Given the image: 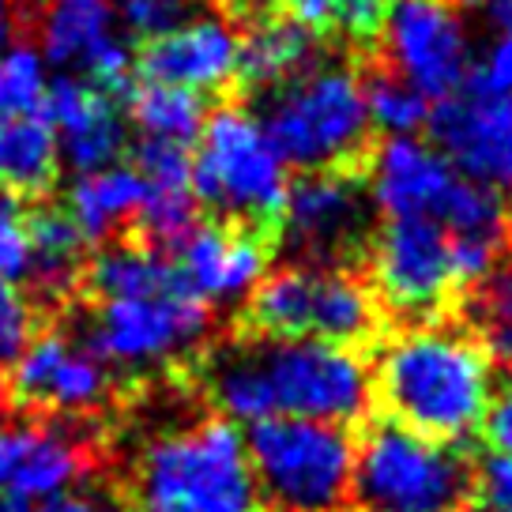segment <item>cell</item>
I'll use <instances>...</instances> for the list:
<instances>
[{
  "mask_svg": "<svg viewBox=\"0 0 512 512\" xmlns=\"http://www.w3.org/2000/svg\"><path fill=\"white\" fill-rule=\"evenodd\" d=\"M272 249L238 226H196L192 238L177 249V275L200 305H230L249 298L264 279Z\"/></svg>",
  "mask_w": 512,
  "mask_h": 512,
  "instance_id": "9a60e30c",
  "label": "cell"
},
{
  "mask_svg": "<svg viewBox=\"0 0 512 512\" xmlns=\"http://www.w3.org/2000/svg\"><path fill=\"white\" fill-rule=\"evenodd\" d=\"M140 512H256L245 437L226 418L155 437L136 467Z\"/></svg>",
  "mask_w": 512,
  "mask_h": 512,
  "instance_id": "5b68a950",
  "label": "cell"
},
{
  "mask_svg": "<svg viewBox=\"0 0 512 512\" xmlns=\"http://www.w3.org/2000/svg\"><path fill=\"white\" fill-rule=\"evenodd\" d=\"M384 31L392 49L384 61L422 98L441 102L467 80L471 53L456 0H396Z\"/></svg>",
  "mask_w": 512,
  "mask_h": 512,
  "instance_id": "7c38bea8",
  "label": "cell"
},
{
  "mask_svg": "<svg viewBox=\"0 0 512 512\" xmlns=\"http://www.w3.org/2000/svg\"><path fill=\"white\" fill-rule=\"evenodd\" d=\"M354 64V76H358V87H362V98H366V113L373 128L381 132H396V136H407V132H418L430 121V102L418 95L411 83L392 72V64L384 61V53H373V57H362Z\"/></svg>",
  "mask_w": 512,
  "mask_h": 512,
  "instance_id": "4316f807",
  "label": "cell"
},
{
  "mask_svg": "<svg viewBox=\"0 0 512 512\" xmlns=\"http://www.w3.org/2000/svg\"><path fill=\"white\" fill-rule=\"evenodd\" d=\"M482 72V83L497 91V95H512V38H501L490 53V64L479 68Z\"/></svg>",
  "mask_w": 512,
  "mask_h": 512,
  "instance_id": "74e56055",
  "label": "cell"
},
{
  "mask_svg": "<svg viewBox=\"0 0 512 512\" xmlns=\"http://www.w3.org/2000/svg\"><path fill=\"white\" fill-rule=\"evenodd\" d=\"M110 366L64 332L34 336L12 362L8 396L46 415L83 418L110 400Z\"/></svg>",
  "mask_w": 512,
  "mask_h": 512,
  "instance_id": "4fadbf2b",
  "label": "cell"
},
{
  "mask_svg": "<svg viewBox=\"0 0 512 512\" xmlns=\"http://www.w3.org/2000/svg\"><path fill=\"white\" fill-rule=\"evenodd\" d=\"M384 313L362 272H313L309 298V339L332 343L343 351L377 343Z\"/></svg>",
  "mask_w": 512,
  "mask_h": 512,
  "instance_id": "ac0fdd59",
  "label": "cell"
},
{
  "mask_svg": "<svg viewBox=\"0 0 512 512\" xmlns=\"http://www.w3.org/2000/svg\"><path fill=\"white\" fill-rule=\"evenodd\" d=\"M196 226H200V204L192 189H147L144 204L136 211L140 245L162 256L177 253Z\"/></svg>",
  "mask_w": 512,
  "mask_h": 512,
  "instance_id": "f546056e",
  "label": "cell"
},
{
  "mask_svg": "<svg viewBox=\"0 0 512 512\" xmlns=\"http://www.w3.org/2000/svg\"><path fill=\"white\" fill-rule=\"evenodd\" d=\"M320 53H324V46L298 23L268 16L238 42L234 83H241L253 95H264V91L283 87V83L298 80L305 72H313L317 64H324Z\"/></svg>",
  "mask_w": 512,
  "mask_h": 512,
  "instance_id": "d6986e66",
  "label": "cell"
},
{
  "mask_svg": "<svg viewBox=\"0 0 512 512\" xmlns=\"http://www.w3.org/2000/svg\"><path fill=\"white\" fill-rule=\"evenodd\" d=\"M4 407H8V384L0 377V415H4Z\"/></svg>",
  "mask_w": 512,
  "mask_h": 512,
  "instance_id": "ee69618b",
  "label": "cell"
},
{
  "mask_svg": "<svg viewBox=\"0 0 512 512\" xmlns=\"http://www.w3.org/2000/svg\"><path fill=\"white\" fill-rule=\"evenodd\" d=\"M479 512H512V460L509 456H486L471 467V501Z\"/></svg>",
  "mask_w": 512,
  "mask_h": 512,
  "instance_id": "d590c367",
  "label": "cell"
},
{
  "mask_svg": "<svg viewBox=\"0 0 512 512\" xmlns=\"http://www.w3.org/2000/svg\"><path fill=\"white\" fill-rule=\"evenodd\" d=\"M505 253H512V208L505 211Z\"/></svg>",
  "mask_w": 512,
  "mask_h": 512,
  "instance_id": "7bdbcfd3",
  "label": "cell"
},
{
  "mask_svg": "<svg viewBox=\"0 0 512 512\" xmlns=\"http://www.w3.org/2000/svg\"><path fill=\"white\" fill-rule=\"evenodd\" d=\"M87 287L98 302H128V298H159L185 290L170 256L147 249L140 241L132 245H113L83 268Z\"/></svg>",
  "mask_w": 512,
  "mask_h": 512,
  "instance_id": "7402d4cb",
  "label": "cell"
},
{
  "mask_svg": "<svg viewBox=\"0 0 512 512\" xmlns=\"http://www.w3.org/2000/svg\"><path fill=\"white\" fill-rule=\"evenodd\" d=\"M49 87V72L42 53L27 42L0 53V125L38 117Z\"/></svg>",
  "mask_w": 512,
  "mask_h": 512,
  "instance_id": "4dcf8cb0",
  "label": "cell"
},
{
  "mask_svg": "<svg viewBox=\"0 0 512 512\" xmlns=\"http://www.w3.org/2000/svg\"><path fill=\"white\" fill-rule=\"evenodd\" d=\"M128 113L140 125L144 140H166V144L189 147L208 121L204 95L162 87V83H140L128 87Z\"/></svg>",
  "mask_w": 512,
  "mask_h": 512,
  "instance_id": "83f0119b",
  "label": "cell"
},
{
  "mask_svg": "<svg viewBox=\"0 0 512 512\" xmlns=\"http://www.w3.org/2000/svg\"><path fill=\"white\" fill-rule=\"evenodd\" d=\"M192 196L219 215L215 223L238 226L275 249L287 211V174L245 106L226 102L204 121L200 155L192 159Z\"/></svg>",
  "mask_w": 512,
  "mask_h": 512,
  "instance_id": "277c9868",
  "label": "cell"
},
{
  "mask_svg": "<svg viewBox=\"0 0 512 512\" xmlns=\"http://www.w3.org/2000/svg\"><path fill=\"white\" fill-rule=\"evenodd\" d=\"M482 437L494 448V456H509L512 460V384H505V392L490 400L486 418H482Z\"/></svg>",
  "mask_w": 512,
  "mask_h": 512,
  "instance_id": "8d00e7d4",
  "label": "cell"
},
{
  "mask_svg": "<svg viewBox=\"0 0 512 512\" xmlns=\"http://www.w3.org/2000/svg\"><path fill=\"white\" fill-rule=\"evenodd\" d=\"M132 170L140 174L144 189H192L189 147L166 144V140H140L132 155Z\"/></svg>",
  "mask_w": 512,
  "mask_h": 512,
  "instance_id": "1f68e13d",
  "label": "cell"
},
{
  "mask_svg": "<svg viewBox=\"0 0 512 512\" xmlns=\"http://www.w3.org/2000/svg\"><path fill=\"white\" fill-rule=\"evenodd\" d=\"M12 31H16V16H12V0H0V53L12 46Z\"/></svg>",
  "mask_w": 512,
  "mask_h": 512,
  "instance_id": "60d3db41",
  "label": "cell"
},
{
  "mask_svg": "<svg viewBox=\"0 0 512 512\" xmlns=\"http://www.w3.org/2000/svg\"><path fill=\"white\" fill-rule=\"evenodd\" d=\"M27 241H31V279L38 287L61 298L83 275V234L61 208H38L27 215Z\"/></svg>",
  "mask_w": 512,
  "mask_h": 512,
  "instance_id": "d4e9b609",
  "label": "cell"
},
{
  "mask_svg": "<svg viewBox=\"0 0 512 512\" xmlns=\"http://www.w3.org/2000/svg\"><path fill=\"white\" fill-rule=\"evenodd\" d=\"M189 8V0H121V23L128 27L132 38H144L147 46V42L166 38L177 27H185Z\"/></svg>",
  "mask_w": 512,
  "mask_h": 512,
  "instance_id": "d6a6232c",
  "label": "cell"
},
{
  "mask_svg": "<svg viewBox=\"0 0 512 512\" xmlns=\"http://www.w3.org/2000/svg\"><path fill=\"white\" fill-rule=\"evenodd\" d=\"M204 388L226 422H268V418H305L324 426H354L369 411L366 362L354 351L320 339L249 336L211 354Z\"/></svg>",
  "mask_w": 512,
  "mask_h": 512,
  "instance_id": "6da1fadb",
  "label": "cell"
},
{
  "mask_svg": "<svg viewBox=\"0 0 512 512\" xmlns=\"http://www.w3.org/2000/svg\"><path fill=\"white\" fill-rule=\"evenodd\" d=\"M388 317H403L407 328L430 324L456 298L448 268V234L430 215L384 219L369 241L362 275Z\"/></svg>",
  "mask_w": 512,
  "mask_h": 512,
  "instance_id": "9c48e42d",
  "label": "cell"
},
{
  "mask_svg": "<svg viewBox=\"0 0 512 512\" xmlns=\"http://www.w3.org/2000/svg\"><path fill=\"white\" fill-rule=\"evenodd\" d=\"M238 38L219 19H192L166 38H155L140 49L136 72L140 83H162L181 91H219L234 83Z\"/></svg>",
  "mask_w": 512,
  "mask_h": 512,
  "instance_id": "2e32d148",
  "label": "cell"
},
{
  "mask_svg": "<svg viewBox=\"0 0 512 512\" xmlns=\"http://www.w3.org/2000/svg\"><path fill=\"white\" fill-rule=\"evenodd\" d=\"M87 471V441L64 426H23L16 475L8 482V494L23 501H57L72 494V486Z\"/></svg>",
  "mask_w": 512,
  "mask_h": 512,
  "instance_id": "ffe728a7",
  "label": "cell"
},
{
  "mask_svg": "<svg viewBox=\"0 0 512 512\" xmlns=\"http://www.w3.org/2000/svg\"><path fill=\"white\" fill-rule=\"evenodd\" d=\"M31 272V241H27V211L16 196L0 192V279L19 283Z\"/></svg>",
  "mask_w": 512,
  "mask_h": 512,
  "instance_id": "836d02e7",
  "label": "cell"
},
{
  "mask_svg": "<svg viewBox=\"0 0 512 512\" xmlns=\"http://www.w3.org/2000/svg\"><path fill=\"white\" fill-rule=\"evenodd\" d=\"M256 125L283 166L298 174L373 177L381 132L366 113L354 64H317L298 80L256 95Z\"/></svg>",
  "mask_w": 512,
  "mask_h": 512,
  "instance_id": "3957f363",
  "label": "cell"
},
{
  "mask_svg": "<svg viewBox=\"0 0 512 512\" xmlns=\"http://www.w3.org/2000/svg\"><path fill=\"white\" fill-rule=\"evenodd\" d=\"M34 336V305L16 283L0 279V366H12Z\"/></svg>",
  "mask_w": 512,
  "mask_h": 512,
  "instance_id": "e575fe53",
  "label": "cell"
},
{
  "mask_svg": "<svg viewBox=\"0 0 512 512\" xmlns=\"http://www.w3.org/2000/svg\"><path fill=\"white\" fill-rule=\"evenodd\" d=\"M245 456L272 512H343L351 501L354 441L343 426L268 418L249 430Z\"/></svg>",
  "mask_w": 512,
  "mask_h": 512,
  "instance_id": "52a82bcc",
  "label": "cell"
},
{
  "mask_svg": "<svg viewBox=\"0 0 512 512\" xmlns=\"http://www.w3.org/2000/svg\"><path fill=\"white\" fill-rule=\"evenodd\" d=\"M117 8L113 0H49L42 12V61L83 76L87 64L110 46Z\"/></svg>",
  "mask_w": 512,
  "mask_h": 512,
  "instance_id": "44dd1931",
  "label": "cell"
},
{
  "mask_svg": "<svg viewBox=\"0 0 512 512\" xmlns=\"http://www.w3.org/2000/svg\"><path fill=\"white\" fill-rule=\"evenodd\" d=\"M144 196V181L132 166H110L98 174H83L68 189V219L76 223L83 241H106L121 223L136 219Z\"/></svg>",
  "mask_w": 512,
  "mask_h": 512,
  "instance_id": "603a6c76",
  "label": "cell"
},
{
  "mask_svg": "<svg viewBox=\"0 0 512 512\" xmlns=\"http://www.w3.org/2000/svg\"><path fill=\"white\" fill-rule=\"evenodd\" d=\"M460 317L475 347L490 362L512 369V253L501 256L475 287L460 290Z\"/></svg>",
  "mask_w": 512,
  "mask_h": 512,
  "instance_id": "cb8c5ba5",
  "label": "cell"
},
{
  "mask_svg": "<svg viewBox=\"0 0 512 512\" xmlns=\"http://www.w3.org/2000/svg\"><path fill=\"white\" fill-rule=\"evenodd\" d=\"M38 512H121V505L102 494H76V490H72V494L49 501L46 509H38Z\"/></svg>",
  "mask_w": 512,
  "mask_h": 512,
  "instance_id": "f35d334b",
  "label": "cell"
},
{
  "mask_svg": "<svg viewBox=\"0 0 512 512\" xmlns=\"http://www.w3.org/2000/svg\"><path fill=\"white\" fill-rule=\"evenodd\" d=\"M369 384L388 411L384 418L445 445L479 430L494 400L490 358L464 328L437 320L403 328L381 343Z\"/></svg>",
  "mask_w": 512,
  "mask_h": 512,
  "instance_id": "7a4b0ae2",
  "label": "cell"
},
{
  "mask_svg": "<svg viewBox=\"0 0 512 512\" xmlns=\"http://www.w3.org/2000/svg\"><path fill=\"white\" fill-rule=\"evenodd\" d=\"M396 0H324V49H347L351 61L373 57L384 49V27Z\"/></svg>",
  "mask_w": 512,
  "mask_h": 512,
  "instance_id": "f1b7e54d",
  "label": "cell"
},
{
  "mask_svg": "<svg viewBox=\"0 0 512 512\" xmlns=\"http://www.w3.org/2000/svg\"><path fill=\"white\" fill-rule=\"evenodd\" d=\"M482 12L494 27H501L512 38V0H482Z\"/></svg>",
  "mask_w": 512,
  "mask_h": 512,
  "instance_id": "ab89813d",
  "label": "cell"
},
{
  "mask_svg": "<svg viewBox=\"0 0 512 512\" xmlns=\"http://www.w3.org/2000/svg\"><path fill=\"white\" fill-rule=\"evenodd\" d=\"M38 117L53 128L57 155L80 177L117 166L128 144L121 102L106 91H98L95 83L80 80V76L49 80Z\"/></svg>",
  "mask_w": 512,
  "mask_h": 512,
  "instance_id": "5bb4252c",
  "label": "cell"
},
{
  "mask_svg": "<svg viewBox=\"0 0 512 512\" xmlns=\"http://www.w3.org/2000/svg\"><path fill=\"white\" fill-rule=\"evenodd\" d=\"M471 501V460L456 445L403 430L392 418L369 422L351 467L358 512H464Z\"/></svg>",
  "mask_w": 512,
  "mask_h": 512,
  "instance_id": "8992f818",
  "label": "cell"
},
{
  "mask_svg": "<svg viewBox=\"0 0 512 512\" xmlns=\"http://www.w3.org/2000/svg\"><path fill=\"white\" fill-rule=\"evenodd\" d=\"M437 155L452 159L486 189H512V95H497L482 83V72L471 68L467 80L430 110Z\"/></svg>",
  "mask_w": 512,
  "mask_h": 512,
  "instance_id": "8fae6325",
  "label": "cell"
},
{
  "mask_svg": "<svg viewBox=\"0 0 512 512\" xmlns=\"http://www.w3.org/2000/svg\"><path fill=\"white\" fill-rule=\"evenodd\" d=\"M373 192L366 177L298 174L287 185L283 234L298 264L309 272H362L369 256Z\"/></svg>",
  "mask_w": 512,
  "mask_h": 512,
  "instance_id": "ba28073f",
  "label": "cell"
},
{
  "mask_svg": "<svg viewBox=\"0 0 512 512\" xmlns=\"http://www.w3.org/2000/svg\"><path fill=\"white\" fill-rule=\"evenodd\" d=\"M452 177H456L452 166L433 147H422L411 136H392L388 144H381L369 192H373V204L384 211V219L433 215Z\"/></svg>",
  "mask_w": 512,
  "mask_h": 512,
  "instance_id": "e0dca14e",
  "label": "cell"
},
{
  "mask_svg": "<svg viewBox=\"0 0 512 512\" xmlns=\"http://www.w3.org/2000/svg\"><path fill=\"white\" fill-rule=\"evenodd\" d=\"M0 512H38L31 501H23L16 494H0Z\"/></svg>",
  "mask_w": 512,
  "mask_h": 512,
  "instance_id": "b9f144b4",
  "label": "cell"
},
{
  "mask_svg": "<svg viewBox=\"0 0 512 512\" xmlns=\"http://www.w3.org/2000/svg\"><path fill=\"white\" fill-rule=\"evenodd\" d=\"M57 136L42 117L0 125V185L8 196H42L57 177Z\"/></svg>",
  "mask_w": 512,
  "mask_h": 512,
  "instance_id": "484cf974",
  "label": "cell"
},
{
  "mask_svg": "<svg viewBox=\"0 0 512 512\" xmlns=\"http://www.w3.org/2000/svg\"><path fill=\"white\" fill-rule=\"evenodd\" d=\"M208 336V305H200L189 290L159 294V298H128V302H98L87 320V351L106 366L151 369L189 354Z\"/></svg>",
  "mask_w": 512,
  "mask_h": 512,
  "instance_id": "30bf717a",
  "label": "cell"
}]
</instances>
